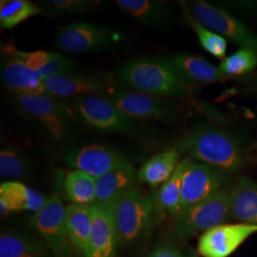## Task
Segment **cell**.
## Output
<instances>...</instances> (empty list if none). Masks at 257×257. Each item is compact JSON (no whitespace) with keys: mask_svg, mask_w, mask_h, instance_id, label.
Returning <instances> with one entry per match:
<instances>
[{"mask_svg":"<svg viewBox=\"0 0 257 257\" xmlns=\"http://www.w3.org/2000/svg\"><path fill=\"white\" fill-rule=\"evenodd\" d=\"M65 208L62 199L53 195L32 217V224L44 239L54 257H75L65 225Z\"/></svg>","mask_w":257,"mask_h":257,"instance_id":"7","label":"cell"},{"mask_svg":"<svg viewBox=\"0 0 257 257\" xmlns=\"http://www.w3.org/2000/svg\"><path fill=\"white\" fill-rule=\"evenodd\" d=\"M22 112L37 120L55 140L64 139L73 122V110L65 102L50 94L14 93Z\"/></svg>","mask_w":257,"mask_h":257,"instance_id":"5","label":"cell"},{"mask_svg":"<svg viewBox=\"0 0 257 257\" xmlns=\"http://www.w3.org/2000/svg\"><path fill=\"white\" fill-rule=\"evenodd\" d=\"M46 197L36 190L17 181H8L0 185L1 215L8 212L30 211L37 212L46 203Z\"/></svg>","mask_w":257,"mask_h":257,"instance_id":"18","label":"cell"},{"mask_svg":"<svg viewBox=\"0 0 257 257\" xmlns=\"http://www.w3.org/2000/svg\"><path fill=\"white\" fill-rule=\"evenodd\" d=\"M65 159L75 170L84 172L95 179L112 170L130 164L116 150L97 144L74 149L66 155Z\"/></svg>","mask_w":257,"mask_h":257,"instance_id":"13","label":"cell"},{"mask_svg":"<svg viewBox=\"0 0 257 257\" xmlns=\"http://www.w3.org/2000/svg\"><path fill=\"white\" fill-rule=\"evenodd\" d=\"M74 107L86 124L99 131L128 134L138 127L136 119L100 95L79 96L74 100Z\"/></svg>","mask_w":257,"mask_h":257,"instance_id":"8","label":"cell"},{"mask_svg":"<svg viewBox=\"0 0 257 257\" xmlns=\"http://www.w3.org/2000/svg\"><path fill=\"white\" fill-rule=\"evenodd\" d=\"M169 60L187 84H211L220 82L228 77L221 72L219 68H216L198 55L177 54L173 55Z\"/></svg>","mask_w":257,"mask_h":257,"instance_id":"19","label":"cell"},{"mask_svg":"<svg viewBox=\"0 0 257 257\" xmlns=\"http://www.w3.org/2000/svg\"><path fill=\"white\" fill-rule=\"evenodd\" d=\"M2 66V80L15 92L25 94H48L44 86V78L28 68L18 57L8 55Z\"/></svg>","mask_w":257,"mask_h":257,"instance_id":"17","label":"cell"},{"mask_svg":"<svg viewBox=\"0 0 257 257\" xmlns=\"http://www.w3.org/2000/svg\"><path fill=\"white\" fill-rule=\"evenodd\" d=\"M25 157L15 149H5L0 154V174L8 179H19L27 174Z\"/></svg>","mask_w":257,"mask_h":257,"instance_id":"30","label":"cell"},{"mask_svg":"<svg viewBox=\"0 0 257 257\" xmlns=\"http://www.w3.org/2000/svg\"><path fill=\"white\" fill-rule=\"evenodd\" d=\"M232 217L241 223L257 225V186L241 177L230 193Z\"/></svg>","mask_w":257,"mask_h":257,"instance_id":"24","label":"cell"},{"mask_svg":"<svg viewBox=\"0 0 257 257\" xmlns=\"http://www.w3.org/2000/svg\"><path fill=\"white\" fill-rule=\"evenodd\" d=\"M148 257H193L171 245H161L155 248Z\"/></svg>","mask_w":257,"mask_h":257,"instance_id":"34","label":"cell"},{"mask_svg":"<svg viewBox=\"0 0 257 257\" xmlns=\"http://www.w3.org/2000/svg\"><path fill=\"white\" fill-rule=\"evenodd\" d=\"M120 244L132 245L141 241L152 226L155 202L138 189L110 205Z\"/></svg>","mask_w":257,"mask_h":257,"instance_id":"3","label":"cell"},{"mask_svg":"<svg viewBox=\"0 0 257 257\" xmlns=\"http://www.w3.org/2000/svg\"><path fill=\"white\" fill-rule=\"evenodd\" d=\"M256 66V52L249 49H240L222 60L219 70L227 76L242 75L250 73Z\"/></svg>","mask_w":257,"mask_h":257,"instance_id":"29","label":"cell"},{"mask_svg":"<svg viewBox=\"0 0 257 257\" xmlns=\"http://www.w3.org/2000/svg\"><path fill=\"white\" fill-rule=\"evenodd\" d=\"M231 217L230 193L223 189L175 216L173 230L176 237L189 238L201 231L205 232L226 224Z\"/></svg>","mask_w":257,"mask_h":257,"instance_id":"4","label":"cell"},{"mask_svg":"<svg viewBox=\"0 0 257 257\" xmlns=\"http://www.w3.org/2000/svg\"><path fill=\"white\" fill-rule=\"evenodd\" d=\"M110 102L134 119L173 122L177 109L171 102L141 92H117L110 96Z\"/></svg>","mask_w":257,"mask_h":257,"instance_id":"11","label":"cell"},{"mask_svg":"<svg viewBox=\"0 0 257 257\" xmlns=\"http://www.w3.org/2000/svg\"><path fill=\"white\" fill-rule=\"evenodd\" d=\"M46 243L35 234L4 230L0 234V257H51Z\"/></svg>","mask_w":257,"mask_h":257,"instance_id":"21","label":"cell"},{"mask_svg":"<svg viewBox=\"0 0 257 257\" xmlns=\"http://www.w3.org/2000/svg\"><path fill=\"white\" fill-rule=\"evenodd\" d=\"M42 13L40 7L28 0H1L0 26L5 30H12Z\"/></svg>","mask_w":257,"mask_h":257,"instance_id":"27","label":"cell"},{"mask_svg":"<svg viewBox=\"0 0 257 257\" xmlns=\"http://www.w3.org/2000/svg\"><path fill=\"white\" fill-rule=\"evenodd\" d=\"M186 6L203 26L232 41L241 49H249L257 53L256 35L226 10L206 1H192Z\"/></svg>","mask_w":257,"mask_h":257,"instance_id":"6","label":"cell"},{"mask_svg":"<svg viewBox=\"0 0 257 257\" xmlns=\"http://www.w3.org/2000/svg\"><path fill=\"white\" fill-rule=\"evenodd\" d=\"M256 232L257 225L222 224L203 233L198 240L197 250L202 257H229Z\"/></svg>","mask_w":257,"mask_h":257,"instance_id":"12","label":"cell"},{"mask_svg":"<svg viewBox=\"0 0 257 257\" xmlns=\"http://www.w3.org/2000/svg\"><path fill=\"white\" fill-rule=\"evenodd\" d=\"M117 77L141 93L184 99L192 96L188 84L170 60L161 57H141L131 60L120 67Z\"/></svg>","mask_w":257,"mask_h":257,"instance_id":"2","label":"cell"},{"mask_svg":"<svg viewBox=\"0 0 257 257\" xmlns=\"http://www.w3.org/2000/svg\"><path fill=\"white\" fill-rule=\"evenodd\" d=\"M48 94L55 97L98 95L106 92L107 85L99 79L75 74H63L44 79Z\"/></svg>","mask_w":257,"mask_h":257,"instance_id":"16","label":"cell"},{"mask_svg":"<svg viewBox=\"0 0 257 257\" xmlns=\"http://www.w3.org/2000/svg\"><path fill=\"white\" fill-rule=\"evenodd\" d=\"M227 176L217 168L191 160L184 174L180 212L220 192Z\"/></svg>","mask_w":257,"mask_h":257,"instance_id":"10","label":"cell"},{"mask_svg":"<svg viewBox=\"0 0 257 257\" xmlns=\"http://www.w3.org/2000/svg\"><path fill=\"white\" fill-rule=\"evenodd\" d=\"M117 35L110 28L90 22H76L60 28L55 38L57 48L70 53H88L112 46Z\"/></svg>","mask_w":257,"mask_h":257,"instance_id":"9","label":"cell"},{"mask_svg":"<svg viewBox=\"0 0 257 257\" xmlns=\"http://www.w3.org/2000/svg\"><path fill=\"white\" fill-rule=\"evenodd\" d=\"M181 5L183 7L185 19L189 23V25L193 28L203 49L216 58H225L228 49V40L225 37L212 32L210 29L200 24L192 16V14L186 6V3L181 2Z\"/></svg>","mask_w":257,"mask_h":257,"instance_id":"28","label":"cell"},{"mask_svg":"<svg viewBox=\"0 0 257 257\" xmlns=\"http://www.w3.org/2000/svg\"><path fill=\"white\" fill-rule=\"evenodd\" d=\"M96 4V1L88 0H48L42 2V6L47 12L55 17L84 13L93 8Z\"/></svg>","mask_w":257,"mask_h":257,"instance_id":"31","label":"cell"},{"mask_svg":"<svg viewBox=\"0 0 257 257\" xmlns=\"http://www.w3.org/2000/svg\"><path fill=\"white\" fill-rule=\"evenodd\" d=\"M180 152L191 159L212 166L225 173L238 171L243 166V155L238 140L218 126L203 123L190 131L180 145Z\"/></svg>","mask_w":257,"mask_h":257,"instance_id":"1","label":"cell"},{"mask_svg":"<svg viewBox=\"0 0 257 257\" xmlns=\"http://www.w3.org/2000/svg\"><path fill=\"white\" fill-rule=\"evenodd\" d=\"M3 52L7 55L18 57L27 65L28 68L37 73H39V71L44 67V65L46 64L47 61L52 55L51 52L44 51H37L32 53L21 52L13 46L6 47Z\"/></svg>","mask_w":257,"mask_h":257,"instance_id":"33","label":"cell"},{"mask_svg":"<svg viewBox=\"0 0 257 257\" xmlns=\"http://www.w3.org/2000/svg\"><path fill=\"white\" fill-rule=\"evenodd\" d=\"M65 225L74 252L78 256L86 257L92 230V205L67 206Z\"/></svg>","mask_w":257,"mask_h":257,"instance_id":"20","label":"cell"},{"mask_svg":"<svg viewBox=\"0 0 257 257\" xmlns=\"http://www.w3.org/2000/svg\"><path fill=\"white\" fill-rule=\"evenodd\" d=\"M120 9L136 19L140 24L149 27L160 26L171 18V11L165 2L154 0H117Z\"/></svg>","mask_w":257,"mask_h":257,"instance_id":"22","label":"cell"},{"mask_svg":"<svg viewBox=\"0 0 257 257\" xmlns=\"http://www.w3.org/2000/svg\"><path fill=\"white\" fill-rule=\"evenodd\" d=\"M191 160V158H186L178 164L174 175L161 186L156 195V202L159 207L175 217L181 211L182 181L185 171Z\"/></svg>","mask_w":257,"mask_h":257,"instance_id":"25","label":"cell"},{"mask_svg":"<svg viewBox=\"0 0 257 257\" xmlns=\"http://www.w3.org/2000/svg\"><path fill=\"white\" fill-rule=\"evenodd\" d=\"M74 64L70 59L60 54L52 53L46 64L44 65L38 74L45 79L56 75L74 74Z\"/></svg>","mask_w":257,"mask_h":257,"instance_id":"32","label":"cell"},{"mask_svg":"<svg viewBox=\"0 0 257 257\" xmlns=\"http://www.w3.org/2000/svg\"><path fill=\"white\" fill-rule=\"evenodd\" d=\"M180 155L176 148L151 157L138 171V181L152 187L165 183L174 175Z\"/></svg>","mask_w":257,"mask_h":257,"instance_id":"23","label":"cell"},{"mask_svg":"<svg viewBox=\"0 0 257 257\" xmlns=\"http://www.w3.org/2000/svg\"><path fill=\"white\" fill-rule=\"evenodd\" d=\"M138 173L131 164L112 170L96 178V202L110 205L137 189Z\"/></svg>","mask_w":257,"mask_h":257,"instance_id":"15","label":"cell"},{"mask_svg":"<svg viewBox=\"0 0 257 257\" xmlns=\"http://www.w3.org/2000/svg\"><path fill=\"white\" fill-rule=\"evenodd\" d=\"M254 91H255V92H257V87H255V88H254Z\"/></svg>","mask_w":257,"mask_h":257,"instance_id":"35","label":"cell"},{"mask_svg":"<svg viewBox=\"0 0 257 257\" xmlns=\"http://www.w3.org/2000/svg\"><path fill=\"white\" fill-rule=\"evenodd\" d=\"M65 193L72 204L91 206L96 202V179L75 170L66 175Z\"/></svg>","mask_w":257,"mask_h":257,"instance_id":"26","label":"cell"},{"mask_svg":"<svg viewBox=\"0 0 257 257\" xmlns=\"http://www.w3.org/2000/svg\"><path fill=\"white\" fill-rule=\"evenodd\" d=\"M118 234L110 205H92V230L86 257H116Z\"/></svg>","mask_w":257,"mask_h":257,"instance_id":"14","label":"cell"}]
</instances>
